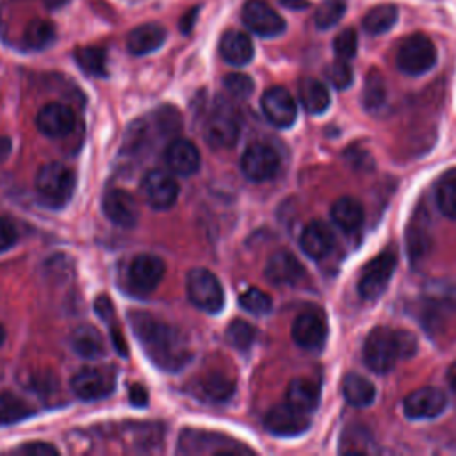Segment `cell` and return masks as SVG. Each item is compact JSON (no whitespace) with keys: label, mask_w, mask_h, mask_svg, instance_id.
<instances>
[{"label":"cell","mask_w":456,"mask_h":456,"mask_svg":"<svg viewBox=\"0 0 456 456\" xmlns=\"http://www.w3.org/2000/svg\"><path fill=\"white\" fill-rule=\"evenodd\" d=\"M130 326L146 356L162 370L175 372L192 356L183 333L148 312H130Z\"/></svg>","instance_id":"6da1fadb"},{"label":"cell","mask_w":456,"mask_h":456,"mask_svg":"<svg viewBox=\"0 0 456 456\" xmlns=\"http://www.w3.org/2000/svg\"><path fill=\"white\" fill-rule=\"evenodd\" d=\"M75 173L61 162H48L36 175V191L50 207H62L75 191Z\"/></svg>","instance_id":"7a4b0ae2"},{"label":"cell","mask_w":456,"mask_h":456,"mask_svg":"<svg viewBox=\"0 0 456 456\" xmlns=\"http://www.w3.org/2000/svg\"><path fill=\"white\" fill-rule=\"evenodd\" d=\"M399 354V346H397V337L395 331L385 326L374 328L363 344V362L365 365L378 372H388L395 365Z\"/></svg>","instance_id":"3957f363"},{"label":"cell","mask_w":456,"mask_h":456,"mask_svg":"<svg viewBox=\"0 0 456 456\" xmlns=\"http://www.w3.org/2000/svg\"><path fill=\"white\" fill-rule=\"evenodd\" d=\"M187 296L189 301L207 312V314H217L224 305V292L217 280V276L203 267L191 269L187 274Z\"/></svg>","instance_id":"277c9868"},{"label":"cell","mask_w":456,"mask_h":456,"mask_svg":"<svg viewBox=\"0 0 456 456\" xmlns=\"http://www.w3.org/2000/svg\"><path fill=\"white\" fill-rule=\"evenodd\" d=\"M397 68L411 77L429 71L436 62V48L424 34H411L404 37L397 48Z\"/></svg>","instance_id":"5b68a950"},{"label":"cell","mask_w":456,"mask_h":456,"mask_svg":"<svg viewBox=\"0 0 456 456\" xmlns=\"http://www.w3.org/2000/svg\"><path fill=\"white\" fill-rule=\"evenodd\" d=\"M240 135V123L237 114L226 105H217L203 125L205 141L217 150L232 148Z\"/></svg>","instance_id":"8992f818"},{"label":"cell","mask_w":456,"mask_h":456,"mask_svg":"<svg viewBox=\"0 0 456 456\" xmlns=\"http://www.w3.org/2000/svg\"><path fill=\"white\" fill-rule=\"evenodd\" d=\"M395 264H397V256L392 249L381 251L374 260H370L358 280L360 296L369 301L379 297L385 292L395 271Z\"/></svg>","instance_id":"52a82bcc"},{"label":"cell","mask_w":456,"mask_h":456,"mask_svg":"<svg viewBox=\"0 0 456 456\" xmlns=\"http://www.w3.org/2000/svg\"><path fill=\"white\" fill-rule=\"evenodd\" d=\"M116 376L110 369L86 367L71 378V390L82 401H98L112 394Z\"/></svg>","instance_id":"ba28073f"},{"label":"cell","mask_w":456,"mask_h":456,"mask_svg":"<svg viewBox=\"0 0 456 456\" xmlns=\"http://www.w3.org/2000/svg\"><path fill=\"white\" fill-rule=\"evenodd\" d=\"M141 191L150 207L157 210H166L175 205L180 187L171 171L151 169L144 175L141 182Z\"/></svg>","instance_id":"9c48e42d"},{"label":"cell","mask_w":456,"mask_h":456,"mask_svg":"<svg viewBox=\"0 0 456 456\" xmlns=\"http://www.w3.org/2000/svg\"><path fill=\"white\" fill-rule=\"evenodd\" d=\"M280 167V157L274 148L255 142L246 148L240 159V169L251 182H265L276 175Z\"/></svg>","instance_id":"30bf717a"},{"label":"cell","mask_w":456,"mask_h":456,"mask_svg":"<svg viewBox=\"0 0 456 456\" xmlns=\"http://www.w3.org/2000/svg\"><path fill=\"white\" fill-rule=\"evenodd\" d=\"M260 107L265 116V119L278 126V128H289L294 125L297 118V107L296 100L292 94L281 87V86H273L269 87L262 98H260Z\"/></svg>","instance_id":"8fae6325"},{"label":"cell","mask_w":456,"mask_h":456,"mask_svg":"<svg viewBox=\"0 0 456 456\" xmlns=\"http://www.w3.org/2000/svg\"><path fill=\"white\" fill-rule=\"evenodd\" d=\"M242 21L260 37H274L285 30V20L264 0H248L242 7Z\"/></svg>","instance_id":"7c38bea8"},{"label":"cell","mask_w":456,"mask_h":456,"mask_svg":"<svg viewBox=\"0 0 456 456\" xmlns=\"http://www.w3.org/2000/svg\"><path fill=\"white\" fill-rule=\"evenodd\" d=\"M264 426L276 436H297L310 426L308 413L294 408L289 403L273 406L264 419Z\"/></svg>","instance_id":"4fadbf2b"},{"label":"cell","mask_w":456,"mask_h":456,"mask_svg":"<svg viewBox=\"0 0 456 456\" xmlns=\"http://www.w3.org/2000/svg\"><path fill=\"white\" fill-rule=\"evenodd\" d=\"M447 406V399L444 392L436 387H422L406 395L403 403V411L408 419H435Z\"/></svg>","instance_id":"5bb4252c"},{"label":"cell","mask_w":456,"mask_h":456,"mask_svg":"<svg viewBox=\"0 0 456 456\" xmlns=\"http://www.w3.org/2000/svg\"><path fill=\"white\" fill-rule=\"evenodd\" d=\"M36 126L46 137H64L75 128V114L64 103H46L36 116Z\"/></svg>","instance_id":"9a60e30c"},{"label":"cell","mask_w":456,"mask_h":456,"mask_svg":"<svg viewBox=\"0 0 456 456\" xmlns=\"http://www.w3.org/2000/svg\"><path fill=\"white\" fill-rule=\"evenodd\" d=\"M102 208L107 219L121 228H132L139 219V210L134 196L123 189H110L103 196Z\"/></svg>","instance_id":"2e32d148"},{"label":"cell","mask_w":456,"mask_h":456,"mask_svg":"<svg viewBox=\"0 0 456 456\" xmlns=\"http://www.w3.org/2000/svg\"><path fill=\"white\" fill-rule=\"evenodd\" d=\"M164 276V262L155 255H137L128 267V280L139 292H151Z\"/></svg>","instance_id":"e0dca14e"},{"label":"cell","mask_w":456,"mask_h":456,"mask_svg":"<svg viewBox=\"0 0 456 456\" xmlns=\"http://www.w3.org/2000/svg\"><path fill=\"white\" fill-rule=\"evenodd\" d=\"M167 169L178 176H189L200 167V151L189 139H173L164 151Z\"/></svg>","instance_id":"ac0fdd59"},{"label":"cell","mask_w":456,"mask_h":456,"mask_svg":"<svg viewBox=\"0 0 456 456\" xmlns=\"http://www.w3.org/2000/svg\"><path fill=\"white\" fill-rule=\"evenodd\" d=\"M326 321L314 312L299 314L292 322V338L303 349H319L326 340Z\"/></svg>","instance_id":"d6986e66"},{"label":"cell","mask_w":456,"mask_h":456,"mask_svg":"<svg viewBox=\"0 0 456 456\" xmlns=\"http://www.w3.org/2000/svg\"><path fill=\"white\" fill-rule=\"evenodd\" d=\"M264 273L273 285H294L303 278L305 269L290 251L281 249L269 256Z\"/></svg>","instance_id":"ffe728a7"},{"label":"cell","mask_w":456,"mask_h":456,"mask_svg":"<svg viewBox=\"0 0 456 456\" xmlns=\"http://www.w3.org/2000/svg\"><path fill=\"white\" fill-rule=\"evenodd\" d=\"M303 253L314 260L324 258L335 246V235L331 228L322 221H310L299 237Z\"/></svg>","instance_id":"44dd1931"},{"label":"cell","mask_w":456,"mask_h":456,"mask_svg":"<svg viewBox=\"0 0 456 456\" xmlns=\"http://www.w3.org/2000/svg\"><path fill=\"white\" fill-rule=\"evenodd\" d=\"M219 53L232 66H246L255 55L253 41L244 32L228 30L219 41Z\"/></svg>","instance_id":"7402d4cb"},{"label":"cell","mask_w":456,"mask_h":456,"mask_svg":"<svg viewBox=\"0 0 456 456\" xmlns=\"http://www.w3.org/2000/svg\"><path fill=\"white\" fill-rule=\"evenodd\" d=\"M166 41V30L159 23H144L130 30L126 48L132 55H146L160 48Z\"/></svg>","instance_id":"603a6c76"},{"label":"cell","mask_w":456,"mask_h":456,"mask_svg":"<svg viewBox=\"0 0 456 456\" xmlns=\"http://www.w3.org/2000/svg\"><path fill=\"white\" fill-rule=\"evenodd\" d=\"M330 216H331V221L337 224V228H340L346 233H353L362 226L365 212L362 203L356 198L342 196L331 205Z\"/></svg>","instance_id":"cb8c5ba5"},{"label":"cell","mask_w":456,"mask_h":456,"mask_svg":"<svg viewBox=\"0 0 456 456\" xmlns=\"http://www.w3.org/2000/svg\"><path fill=\"white\" fill-rule=\"evenodd\" d=\"M71 349L87 360H96L105 354V340L103 335L89 324H82L73 330L71 338H69Z\"/></svg>","instance_id":"d4e9b609"},{"label":"cell","mask_w":456,"mask_h":456,"mask_svg":"<svg viewBox=\"0 0 456 456\" xmlns=\"http://www.w3.org/2000/svg\"><path fill=\"white\" fill-rule=\"evenodd\" d=\"M319 399L321 388L308 378H296L287 387V403L305 413H312L319 406Z\"/></svg>","instance_id":"484cf974"},{"label":"cell","mask_w":456,"mask_h":456,"mask_svg":"<svg viewBox=\"0 0 456 456\" xmlns=\"http://www.w3.org/2000/svg\"><path fill=\"white\" fill-rule=\"evenodd\" d=\"M212 444L226 447L232 454L237 451L248 452V449L244 445H237L232 440H224L219 435H210L205 431H183V435L180 438V451L182 452H212V449H210Z\"/></svg>","instance_id":"4316f807"},{"label":"cell","mask_w":456,"mask_h":456,"mask_svg":"<svg viewBox=\"0 0 456 456\" xmlns=\"http://www.w3.org/2000/svg\"><path fill=\"white\" fill-rule=\"evenodd\" d=\"M297 94L303 109L310 114H322L331 102L326 86L315 78H303L297 86Z\"/></svg>","instance_id":"83f0119b"},{"label":"cell","mask_w":456,"mask_h":456,"mask_svg":"<svg viewBox=\"0 0 456 456\" xmlns=\"http://www.w3.org/2000/svg\"><path fill=\"white\" fill-rule=\"evenodd\" d=\"M342 394L349 404L363 408V406L372 404V401L376 397V388H374L372 381H369L367 378L349 372L342 379Z\"/></svg>","instance_id":"f1b7e54d"},{"label":"cell","mask_w":456,"mask_h":456,"mask_svg":"<svg viewBox=\"0 0 456 456\" xmlns=\"http://www.w3.org/2000/svg\"><path fill=\"white\" fill-rule=\"evenodd\" d=\"M198 390L201 397H205L207 401L223 403V401H228L235 392V383L232 378H228L223 372H210L200 379Z\"/></svg>","instance_id":"f546056e"},{"label":"cell","mask_w":456,"mask_h":456,"mask_svg":"<svg viewBox=\"0 0 456 456\" xmlns=\"http://www.w3.org/2000/svg\"><path fill=\"white\" fill-rule=\"evenodd\" d=\"M397 16L399 12L395 5L392 4L376 5L363 16V30L370 36H379L395 25Z\"/></svg>","instance_id":"4dcf8cb0"},{"label":"cell","mask_w":456,"mask_h":456,"mask_svg":"<svg viewBox=\"0 0 456 456\" xmlns=\"http://www.w3.org/2000/svg\"><path fill=\"white\" fill-rule=\"evenodd\" d=\"M55 39V25L48 20H32L23 30V46L28 50H43Z\"/></svg>","instance_id":"1f68e13d"},{"label":"cell","mask_w":456,"mask_h":456,"mask_svg":"<svg viewBox=\"0 0 456 456\" xmlns=\"http://www.w3.org/2000/svg\"><path fill=\"white\" fill-rule=\"evenodd\" d=\"M75 61L87 75H93V77L107 75V53L103 48H98V46L77 48Z\"/></svg>","instance_id":"d6a6232c"},{"label":"cell","mask_w":456,"mask_h":456,"mask_svg":"<svg viewBox=\"0 0 456 456\" xmlns=\"http://www.w3.org/2000/svg\"><path fill=\"white\" fill-rule=\"evenodd\" d=\"M34 410L30 404H27L23 399L11 392L0 394V426L14 424L28 415H32Z\"/></svg>","instance_id":"836d02e7"},{"label":"cell","mask_w":456,"mask_h":456,"mask_svg":"<svg viewBox=\"0 0 456 456\" xmlns=\"http://www.w3.org/2000/svg\"><path fill=\"white\" fill-rule=\"evenodd\" d=\"M436 205L445 217L456 219V171L440 178L436 185Z\"/></svg>","instance_id":"e575fe53"},{"label":"cell","mask_w":456,"mask_h":456,"mask_svg":"<svg viewBox=\"0 0 456 456\" xmlns=\"http://www.w3.org/2000/svg\"><path fill=\"white\" fill-rule=\"evenodd\" d=\"M256 338V330L242 319H235L226 328V340L232 347L239 351H248Z\"/></svg>","instance_id":"d590c367"},{"label":"cell","mask_w":456,"mask_h":456,"mask_svg":"<svg viewBox=\"0 0 456 456\" xmlns=\"http://www.w3.org/2000/svg\"><path fill=\"white\" fill-rule=\"evenodd\" d=\"M387 98V87H385V80L383 77L372 69L367 78H365V86H363V103L369 110H376L385 103Z\"/></svg>","instance_id":"8d00e7d4"},{"label":"cell","mask_w":456,"mask_h":456,"mask_svg":"<svg viewBox=\"0 0 456 456\" xmlns=\"http://www.w3.org/2000/svg\"><path fill=\"white\" fill-rule=\"evenodd\" d=\"M239 303L246 312L255 314V315H264L273 308L271 296L267 292H264L262 289H256V287H251V289L244 290L239 297Z\"/></svg>","instance_id":"74e56055"},{"label":"cell","mask_w":456,"mask_h":456,"mask_svg":"<svg viewBox=\"0 0 456 456\" xmlns=\"http://www.w3.org/2000/svg\"><path fill=\"white\" fill-rule=\"evenodd\" d=\"M346 14V4L340 0H328L321 4L315 11L314 21L319 28H331L340 21V18Z\"/></svg>","instance_id":"f35d334b"},{"label":"cell","mask_w":456,"mask_h":456,"mask_svg":"<svg viewBox=\"0 0 456 456\" xmlns=\"http://www.w3.org/2000/svg\"><path fill=\"white\" fill-rule=\"evenodd\" d=\"M428 248H429V237L428 233L415 223L413 226L408 228V235H406V249H408V255L413 262L420 260L426 253H428Z\"/></svg>","instance_id":"ab89813d"},{"label":"cell","mask_w":456,"mask_h":456,"mask_svg":"<svg viewBox=\"0 0 456 456\" xmlns=\"http://www.w3.org/2000/svg\"><path fill=\"white\" fill-rule=\"evenodd\" d=\"M333 50H335V55L338 59H351L356 55V50H358V34L354 28H344L342 32L337 34V37L333 39Z\"/></svg>","instance_id":"60d3db41"},{"label":"cell","mask_w":456,"mask_h":456,"mask_svg":"<svg viewBox=\"0 0 456 456\" xmlns=\"http://www.w3.org/2000/svg\"><path fill=\"white\" fill-rule=\"evenodd\" d=\"M224 89L235 100H246L253 93V80L244 73H230L224 77Z\"/></svg>","instance_id":"b9f144b4"},{"label":"cell","mask_w":456,"mask_h":456,"mask_svg":"<svg viewBox=\"0 0 456 456\" xmlns=\"http://www.w3.org/2000/svg\"><path fill=\"white\" fill-rule=\"evenodd\" d=\"M326 77L335 89H347L353 84V69L344 59H337L326 69Z\"/></svg>","instance_id":"7bdbcfd3"},{"label":"cell","mask_w":456,"mask_h":456,"mask_svg":"<svg viewBox=\"0 0 456 456\" xmlns=\"http://www.w3.org/2000/svg\"><path fill=\"white\" fill-rule=\"evenodd\" d=\"M395 337H397L401 358H410L417 353V338L413 333H410L406 330H399V331H395Z\"/></svg>","instance_id":"ee69618b"},{"label":"cell","mask_w":456,"mask_h":456,"mask_svg":"<svg viewBox=\"0 0 456 456\" xmlns=\"http://www.w3.org/2000/svg\"><path fill=\"white\" fill-rule=\"evenodd\" d=\"M16 452L27 454V456H50V454H57L59 451L52 444H46V442H30V444L18 447Z\"/></svg>","instance_id":"f6af8a7d"},{"label":"cell","mask_w":456,"mask_h":456,"mask_svg":"<svg viewBox=\"0 0 456 456\" xmlns=\"http://www.w3.org/2000/svg\"><path fill=\"white\" fill-rule=\"evenodd\" d=\"M18 239V232H16V226L5 219V217H0V251H5L9 249Z\"/></svg>","instance_id":"bcb514c9"},{"label":"cell","mask_w":456,"mask_h":456,"mask_svg":"<svg viewBox=\"0 0 456 456\" xmlns=\"http://www.w3.org/2000/svg\"><path fill=\"white\" fill-rule=\"evenodd\" d=\"M198 12H200V7H192V9H189L182 18H180V30L183 32V34H189L191 30H192V27H194V21H196V18H198Z\"/></svg>","instance_id":"7dc6e473"},{"label":"cell","mask_w":456,"mask_h":456,"mask_svg":"<svg viewBox=\"0 0 456 456\" xmlns=\"http://www.w3.org/2000/svg\"><path fill=\"white\" fill-rule=\"evenodd\" d=\"M146 399H148V394H146V390L141 385H132L130 387V401H132V404L144 406Z\"/></svg>","instance_id":"c3c4849f"},{"label":"cell","mask_w":456,"mask_h":456,"mask_svg":"<svg viewBox=\"0 0 456 456\" xmlns=\"http://www.w3.org/2000/svg\"><path fill=\"white\" fill-rule=\"evenodd\" d=\"M9 151H11V141H9V137H2V135H0V162H4V160L7 159Z\"/></svg>","instance_id":"681fc988"},{"label":"cell","mask_w":456,"mask_h":456,"mask_svg":"<svg viewBox=\"0 0 456 456\" xmlns=\"http://www.w3.org/2000/svg\"><path fill=\"white\" fill-rule=\"evenodd\" d=\"M289 9H306L310 4L308 0H280Z\"/></svg>","instance_id":"f907efd6"},{"label":"cell","mask_w":456,"mask_h":456,"mask_svg":"<svg viewBox=\"0 0 456 456\" xmlns=\"http://www.w3.org/2000/svg\"><path fill=\"white\" fill-rule=\"evenodd\" d=\"M447 385H449V388L456 394V362L449 367V370H447Z\"/></svg>","instance_id":"816d5d0a"},{"label":"cell","mask_w":456,"mask_h":456,"mask_svg":"<svg viewBox=\"0 0 456 456\" xmlns=\"http://www.w3.org/2000/svg\"><path fill=\"white\" fill-rule=\"evenodd\" d=\"M4 340H5V331H4V328H2V324H0V346H2Z\"/></svg>","instance_id":"f5cc1de1"}]
</instances>
